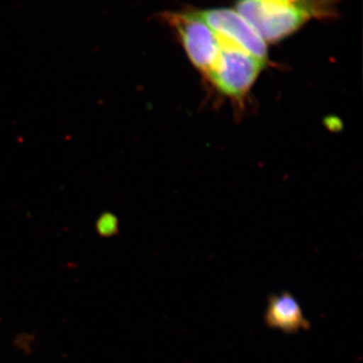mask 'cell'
<instances>
[{
	"label": "cell",
	"instance_id": "obj_1",
	"mask_svg": "<svg viewBox=\"0 0 363 363\" xmlns=\"http://www.w3.org/2000/svg\"><path fill=\"white\" fill-rule=\"evenodd\" d=\"M337 0H238L235 11L267 43L279 42L314 18H331Z\"/></svg>",
	"mask_w": 363,
	"mask_h": 363
},
{
	"label": "cell",
	"instance_id": "obj_2",
	"mask_svg": "<svg viewBox=\"0 0 363 363\" xmlns=\"http://www.w3.org/2000/svg\"><path fill=\"white\" fill-rule=\"evenodd\" d=\"M218 35L222 42L220 54L206 77L222 95L241 101L266 68L267 62Z\"/></svg>",
	"mask_w": 363,
	"mask_h": 363
},
{
	"label": "cell",
	"instance_id": "obj_3",
	"mask_svg": "<svg viewBox=\"0 0 363 363\" xmlns=\"http://www.w3.org/2000/svg\"><path fill=\"white\" fill-rule=\"evenodd\" d=\"M169 21L178 32L193 65L206 76L220 54L222 42L218 33L198 16L197 11L169 14Z\"/></svg>",
	"mask_w": 363,
	"mask_h": 363
},
{
	"label": "cell",
	"instance_id": "obj_4",
	"mask_svg": "<svg viewBox=\"0 0 363 363\" xmlns=\"http://www.w3.org/2000/svg\"><path fill=\"white\" fill-rule=\"evenodd\" d=\"M198 16L215 32L233 44L267 62V44L235 9H214L197 11Z\"/></svg>",
	"mask_w": 363,
	"mask_h": 363
},
{
	"label": "cell",
	"instance_id": "obj_5",
	"mask_svg": "<svg viewBox=\"0 0 363 363\" xmlns=\"http://www.w3.org/2000/svg\"><path fill=\"white\" fill-rule=\"evenodd\" d=\"M264 320L271 328L289 334L306 330L310 325L297 298L288 292L269 298Z\"/></svg>",
	"mask_w": 363,
	"mask_h": 363
},
{
	"label": "cell",
	"instance_id": "obj_6",
	"mask_svg": "<svg viewBox=\"0 0 363 363\" xmlns=\"http://www.w3.org/2000/svg\"><path fill=\"white\" fill-rule=\"evenodd\" d=\"M96 233L101 238H113L119 233V221L116 214L111 211H104L98 216L95 224Z\"/></svg>",
	"mask_w": 363,
	"mask_h": 363
}]
</instances>
